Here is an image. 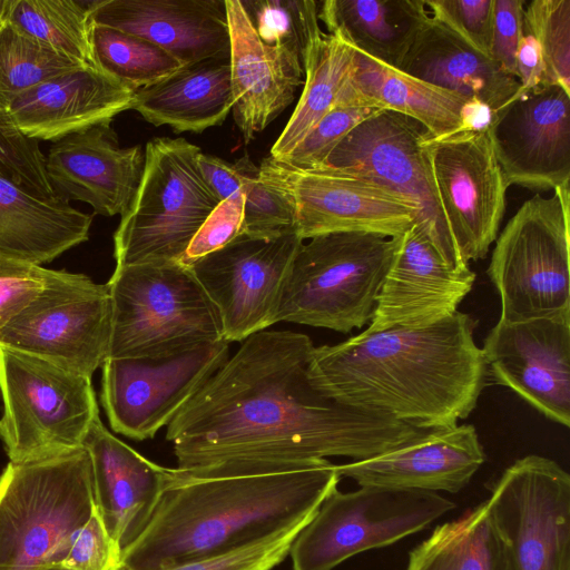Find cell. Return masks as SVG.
Returning a JSON list of instances; mask_svg holds the SVG:
<instances>
[{"mask_svg":"<svg viewBox=\"0 0 570 570\" xmlns=\"http://www.w3.org/2000/svg\"><path fill=\"white\" fill-rule=\"evenodd\" d=\"M314 347L307 335L291 331L244 340L167 425L177 469L228 475L331 456L361 461L426 431L322 394L308 379Z\"/></svg>","mask_w":570,"mask_h":570,"instance_id":"6da1fadb","label":"cell"},{"mask_svg":"<svg viewBox=\"0 0 570 570\" xmlns=\"http://www.w3.org/2000/svg\"><path fill=\"white\" fill-rule=\"evenodd\" d=\"M476 321L456 311L424 327L362 332L314 347L308 379L325 396L421 430L458 424L478 404L488 371Z\"/></svg>","mask_w":570,"mask_h":570,"instance_id":"7a4b0ae2","label":"cell"},{"mask_svg":"<svg viewBox=\"0 0 570 570\" xmlns=\"http://www.w3.org/2000/svg\"><path fill=\"white\" fill-rule=\"evenodd\" d=\"M340 480L327 459L214 476L171 469L148 523L120 552L119 563L159 570L232 552L309 521Z\"/></svg>","mask_w":570,"mask_h":570,"instance_id":"3957f363","label":"cell"},{"mask_svg":"<svg viewBox=\"0 0 570 570\" xmlns=\"http://www.w3.org/2000/svg\"><path fill=\"white\" fill-rule=\"evenodd\" d=\"M94 510L83 446L43 460L9 461L0 475V570L61 564Z\"/></svg>","mask_w":570,"mask_h":570,"instance_id":"277c9868","label":"cell"},{"mask_svg":"<svg viewBox=\"0 0 570 570\" xmlns=\"http://www.w3.org/2000/svg\"><path fill=\"white\" fill-rule=\"evenodd\" d=\"M107 358H161L224 340L217 308L181 263L116 267Z\"/></svg>","mask_w":570,"mask_h":570,"instance_id":"5b68a950","label":"cell"},{"mask_svg":"<svg viewBox=\"0 0 570 570\" xmlns=\"http://www.w3.org/2000/svg\"><path fill=\"white\" fill-rule=\"evenodd\" d=\"M399 238L341 232L303 243L287 275L276 322L341 333L368 324Z\"/></svg>","mask_w":570,"mask_h":570,"instance_id":"8992f818","label":"cell"},{"mask_svg":"<svg viewBox=\"0 0 570 570\" xmlns=\"http://www.w3.org/2000/svg\"><path fill=\"white\" fill-rule=\"evenodd\" d=\"M200 153L185 138L158 137L146 144L139 186L114 235L116 267L181 263L219 203L199 171Z\"/></svg>","mask_w":570,"mask_h":570,"instance_id":"52a82bcc","label":"cell"},{"mask_svg":"<svg viewBox=\"0 0 570 570\" xmlns=\"http://www.w3.org/2000/svg\"><path fill=\"white\" fill-rule=\"evenodd\" d=\"M0 440L11 462L82 448L99 415L90 377L4 347H0Z\"/></svg>","mask_w":570,"mask_h":570,"instance_id":"ba28073f","label":"cell"},{"mask_svg":"<svg viewBox=\"0 0 570 570\" xmlns=\"http://www.w3.org/2000/svg\"><path fill=\"white\" fill-rule=\"evenodd\" d=\"M569 185L525 200L495 239L488 275L500 320L519 322L570 312Z\"/></svg>","mask_w":570,"mask_h":570,"instance_id":"9c48e42d","label":"cell"},{"mask_svg":"<svg viewBox=\"0 0 570 570\" xmlns=\"http://www.w3.org/2000/svg\"><path fill=\"white\" fill-rule=\"evenodd\" d=\"M455 503L430 491L364 485L334 490L289 550L293 570H333L361 552L420 532Z\"/></svg>","mask_w":570,"mask_h":570,"instance_id":"30bf717a","label":"cell"},{"mask_svg":"<svg viewBox=\"0 0 570 570\" xmlns=\"http://www.w3.org/2000/svg\"><path fill=\"white\" fill-rule=\"evenodd\" d=\"M416 120L379 110L353 128L312 171L347 175L373 181L416 210V224L446 263L468 268L454 246L435 188L425 141Z\"/></svg>","mask_w":570,"mask_h":570,"instance_id":"8fae6325","label":"cell"},{"mask_svg":"<svg viewBox=\"0 0 570 570\" xmlns=\"http://www.w3.org/2000/svg\"><path fill=\"white\" fill-rule=\"evenodd\" d=\"M111 298L85 274L47 269L40 293L0 333V347L92 376L108 356Z\"/></svg>","mask_w":570,"mask_h":570,"instance_id":"7c38bea8","label":"cell"},{"mask_svg":"<svg viewBox=\"0 0 570 570\" xmlns=\"http://www.w3.org/2000/svg\"><path fill=\"white\" fill-rule=\"evenodd\" d=\"M487 503L502 570H570V475L561 465L538 454L515 460Z\"/></svg>","mask_w":570,"mask_h":570,"instance_id":"4fadbf2b","label":"cell"},{"mask_svg":"<svg viewBox=\"0 0 570 570\" xmlns=\"http://www.w3.org/2000/svg\"><path fill=\"white\" fill-rule=\"evenodd\" d=\"M229 357L225 340L161 358H106L100 400L111 429L151 439Z\"/></svg>","mask_w":570,"mask_h":570,"instance_id":"5bb4252c","label":"cell"},{"mask_svg":"<svg viewBox=\"0 0 570 570\" xmlns=\"http://www.w3.org/2000/svg\"><path fill=\"white\" fill-rule=\"evenodd\" d=\"M258 168L261 178L292 206L303 240L341 232L393 238L416 220L411 205L367 179L298 169L271 156Z\"/></svg>","mask_w":570,"mask_h":570,"instance_id":"9a60e30c","label":"cell"},{"mask_svg":"<svg viewBox=\"0 0 570 570\" xmlns=\"http://www.w3.org/2000/svg\"><path fill=\"white\" fill-rule=\"evenodd\" d=\"M303 243L296 233L239 235L188 266L218 311L225 341L243 342L277 323L282 292Z\"/></svg>","mask_w":570,"mask_h":570,"instance_id":"2e32d148","label":"cell"},{"mask_svg":"<svg viewBox=\"0 0 570 570\" xmlns=\"http://www.w3.org/2000/svg\"><path fill=\"white\" fill-rule=\"evenodd\" d=\"M439 200L461 261L484 258L505 209L507 185L488 131H459L425 144Z\"/></svg>","mask_w":570,"mask_h":570,"instance_id":"e0dca14e","label":"cell"},{"mask_svg":"<svg viewBox=\"0 0 570 570\" xmlns=\"http://www.w3.org/2000/svg\"><path fill=\"white\" fill-rule=\"evenodd\" d=\"M488 375L549 420L570 426V312L499 320L481 347Z\"/></svg>","mask_w":570,"mask_h":570,"instance_id":"ac0fdd59","label":"cell"},{"mask_svg":"<svg viewBox=\"0 0 570 570\" xmlns=\"http://www.w3.org/2000/svg\"><path fill=\"white\" fill-rule=\"evenodd\" d=\"M488 132L507 187L569 185L570 94L560 86L518 92L495 112Z\"/></svg>","mask_w":570,"mask_h":570,"instance_id":"d6986e66","label":"cell"},{"mask_svg":"<svg viewBox=\"0 0 570 570\" xmlns=\"http://www.w3.org/2000/svg\"><path fill=\"white\" fill-rule=\"evenodd\" d=\"M474 281L470 267L446 263L428 235L413 224L399 238L365 332L438 323L458 311Z\"/></svg>","mask_w":570,"mask_h":570,"instance_id":"ffe728a7","label":"cell"},{"mask_svg":"<svg viewBox=\"0 0 570 570\" xmlns=\"http://www.w3.org/2000/svg\"><path fill=\"white\" fill-rule=\"evenodd\" d=\"M145 164L140 146L120 147L110 122L55 141L45 159L56 198L89 204L102 216L122 215L139 186Z\"/></svg>","mask_w":570,"mask_h":570,"instance_id":"44dd1931","label":"cell"},{"mask_svg":"<svg viewBox=\"0 0 570 570\" xmlns=\"http://www.w3.org/2000/svg\"><path fill=\"white\" fill-rule=\"evenodd\" d=\"M485 461L472 424L426 430L406 443L366 460L337 466L338 474L360 487L458 493Z\"/></svg>","mask_w":570,"mask_h":570,"instance_id":"7402d4cb","label":"cell"},{"mask_svg":"<svg viewBox=\"0 0 570 570\" xmlns=\"http://www.w3.org/2000/svg\"><path fill=\"white\" fill-rule=\"evenodd\" d=\"M90 18L158 46L185 67L229 58L225 0H98Z\"/></svg>","mask_w":570,"mask_h":570,"instance_id":"603a6c76","label":"cell"},{"mask_svg":"<svg viewBox=\"0 0 570 570\" xmlns=\"http://www.w3.org/2000/svg\"><path fill=\"white\" fill-rule=\"evenodd\" d=\"M83 448L91 462L96 510L119 552L142 532L171 469L160 466L111 434L96 416Z\"/></svg>","mask_w":570,"mask_h":570,"instance_id":"cb8c5ba5","label":"cell"},{"mask_svg":"<svg viewBox=\"0 0 570 570\" xmlns=\"http://www.w3.org/2000/svg\"><path fill=\"white\" fill-rule=\"evenodd\" d=\"M229 30L233 117L248 144L295 98L304 83L297 55L264 43L240 0H225Z\"/></svg>","mask_w":570,"mask_h":570,"instance_id":"d4e9b609","label":"cell"},{"mask_svg":"<svg viewBox=\"0 0 570 570\" xmlns=\"http://www.w3.org/2000/svg\"><path fill=\"white\" fill-rule=\"evenodd\" d=\"M135 92L98 67L83 66L18 95L6 112L28 138L55 142L111 122L131 109Z\"/></svg>","mask_w":570,"mask_h":570,"instance_id":"484cf974","label":"cell"},{"mask_svg":"<svg viewBox=\"0 0 570 570\" xmlns=\"http://www.w3.org/2000/svg\"><path fill=\"white\" fill-rule=\"evenodd\" d=\"M407 75L475 99L498 111L520 90L519 80L432 18L419 32L400 68Z\"/></svg>","mask_w":570,"mask_h":570,"instance_id":"4316f807","label":"cell"},{"mask_svg":"<svg viewBox=\"0 0 570 570\" xmlns=\"http://www.w3.org/2000/svg\"><path fill=\"white\" fill-rule=\"evenodd\" d=\"M92 216L29 193L0 171V257L49 263L88 240Z\"/></svg>","mask_w":570,"mask_h":570,"instance_id":"83f0119b","label":"cell"},{"mask_svg":"<svg viewBox=\"0 0 570 570\" xmlns=\"http://www.w3.org/2000/svg\"><path fill=\"white\" fill-rule=\"evenodd\" d=\"M234 106L229 58L186 66L135 92L131 109L156 127L199 134L224 122Z\"/></svg>","mask_w":570,"mask_h":570,"instance_id":"f1b7e54d","label":"cell"},{"mask_svg":"<svg viewBox=\"0 0 570 570\" xmlns=\"http://www.w3.org/2000/svg\"><path fill=\"white\" fill-rule=\"evenodd\" d=\"M317 17L328 35L396 69L431 18L425 0H325Z\"/></svg>","mask_w":570,"mask_h":570,"instance_id":"f546056e","label":"cell"},{"mask_svg":"<svg viewBox=\"0 0 570 570\" xmlns=\"http://www.w3.org/2000/svg\"><path fill=\"white\" fill-rule=\"evenodd\" d=\"M352 83L376 108L420 122L431 138L456 132L468 100L455 92L389 67L355 49Z\"/></svg>","mask_w":570,"mask_h":570,"instance_id":"4dcf8cb0","label":"cell"},{"mask_svg":"<svg viewBox=\"0 0 570 570\" xmlns=\"http://www.w3.org/2000/svg\"><path fill=\"white\" fill-rule=\"evenodd\" d=\"M355 48L337 35L324 33L318 26L303 58L304 88L298 102L271 148L269 156H287L334 106L348 81Z\"/></svg>","mask_w":570,"mask_h":570,"instance_id":"1f68e13d","label":"cell"},{"mask_svg":"<svg viewBox=\"0 0 570 570\" xmlns=\"http://www.w3.org/2000/svg\"><path fill=\"white\" fill-rule=\"evenodd\" d=\"M503 546L487 500L439 524L409 552L404 570H502Z\"/></svg>","mask_w":570,"mask_h":570,"instance_id":"d6a6232c","label":"cell"},{"mask_svg":"<svg viewBox=\"0 0 570 570\" xmlns=\"http://www.w3.org/2000/svg\"><path fill=\"white\" fill-rule=\"evenodd\" d=\"M91 1L13 0L7 23L85 66L92 53Z\"/></svg>","mask_w":570,"mask_h":570,"instance_id":"836d02e7","label":"cell"},{"mask_svg":"<svg viewBox=\"0 0 570 570\" xmlns=\"http://www.w3.org/2000/svg\"><path fill=\"white\" fill-rule=\"evenodd\" d=\"M91 45L97 67L134 91L158 83L185 67L158 46L106 26L92 23Z\"/></svg>","mask_w":570,"mask_h":570,"instance_id":"e575fe53","label":"cell"},{"mask_svg":"<svg viewBox=\"0 0 570 570\" xmlns=\"http://www.w3.org/2000/svg\"><path fill=\"white\" fill-rule=\"evenodd\" d=\"M83 66L6 23L0 30V111L18 95Z\"/></svg>","mask_w":570,"mask_h":570,"instance_id":"d590c367","label":"cell"},{"mask_svg":"<svg viewBox=\"0 0 570 570\" xmlns=\"http://www.w3.org/2000/svg\"><path fill=\"white\" fill-rule=\"evenodd\" d=\"M379 110L382 109L356 90L350 77L334 106L292 153L277 160L298 169L313 170L353 128Z\"/></svg>","mask_w":570,"mask_h":570,"instance_id":"8d00e7d4","label":"cell"},{"mask_svg":"<svg viewBox=\"0 0 570 570\" xmlns=\"http://www.w3.org/2000/svg\"><path fill=\"white\" fill-rule=\"evenodd\" d=\"M258 38L272 47L297 55L305 50L318 24V3L313 0H240Z\"/></svg>","mask_w":570,"mask_h":570,"instance_id":"74e56055","label":"cell"},{"mask_svg":"<svg viewBox=\"0 0 570 570\" xmlns=\"http://www.w3.org/2000/svg\"><path fill=\"white\" fill-rule=\"evenodd\" d=\"M523 28L540 50L542 86L557 85L570 94V0H532L523 12Z\"/></svg>","mask_w":570,"mask_h":570,"instance_id":"f35d334b","label":"cell"},{"mask_svg":"<svg viewBox=\"0 0 570 570\" xmlns=\"http://www.w3.org/2000/svg\"><path fill=\"white\" fill-rule=\"evenodd\" d=\"M245 176L244 217L242 235L276 238L295 232L294 210L276 189L259 176V168L248 155L236 160Z\"/></svg>","mask_w":570,"mask_h":570,"instance_id":"ab89813d","label":"cell"},{"mask_svg":"<svg viewBox=\"0 0 570 570\" xmlns=\"http://www.w3.org/2000/svg\"><path fill=\"white\" fill-rule=\"evenodd\" d=\"M45 159L38 140L24 136L7 112L0 111V171L37 197L56 198Z\"/></svg>","mask_w":570,"mask_h":570,"instance_id":"60d3db41","label":"cell"},{"mask_svg":"<svg viewBox=\"0 0 570 570\" xmlns=\"http://www.w3.org/2000/svg\"><path fill=\"white\" fill-rule=\"evenodd\" d=\"M308 522V521H307ZM303 522L232 552L159 570H272L289 554ZM112 570H132L118 563Z\"/></svg>","mask_w":570,"mask_h":570,"instance_id":"b9f144b4","label":"cell"},{"mask_svg":"<svg viewBox=\"0 0 570 570\" xmlns=\"http://www.w3.org/2000/svg\"><path fill=\"white\" fill-rule=\"evenodd\" d=\"M430 17L490 57L494 0H425Z\"/></svg>","mask_w":570,"mask_h":570,"instance_id":"7bdbcfd3","label":"cell"},{"mask_svg":"<svg viewBox=\"0 0 570 570\" xmlns=\"http://www.w3.org/2000/svg\"><path fill=\"white\" fill-rule=\"evenodd\" d=\"M244 193L237 190L219 202L191 239L181 264L190 266L197 259L224 247L242 235Z\"/></svg>","mask_w":570,"mask_h":570,"instance_id":"ee69618b","label":"cell"},{"mask_svg":"<svg viewBox=\"0 0 570 570\" xmlns=\"http://www.w3.org/2000/svg\"><path fill=\"white\" fill-rule=\"evenodd\" d=\"M47 268L0 257V333L43 288Z\"/></svg>","mask_w":570,"mask_h":570,"instance_id":"f6af8a7d","label":"cell"},{"mask_svg":"<svg viewBox=\"0 0 570 570\" xmlns=\"http://www.w3.org/2000/svg\"><path fill=\"white\" fill-rule=\"evenodd\" d=\"M120 552L96 510L75 535L61 566L71 570H112Z\"/></svg>","mask_w":570,"mask_h":570,"instance_id":"bcb514c9","label":"cell"},{"mask_svg":"<svg viewBox=\"0 0 570 570\" xmlns=\"http://www.w3.org/2000/svg\"><path fill=\"white\" fill-rule=\"evenodd\" d=\"M524 6V0H494L490 58L515 78L517 55L523 35Z\"/></svg>","mask_w":570,"mask_h":570,"instance_id":"7dc6e473","label":"cell"},{"mask_svg":"<svg viewBox=\"0 0 570 570\" xmlns=\"http://www.w3.org/2000/svg\"><path fill=\"white\" fill-rule=\"evenodd\" d=\"M197 164L204 181L218 202L242 189L245 176L236 161L230 164L216 156L200 153Z\"/></svg>","mask_w":570,"mask_h":570,"instance_id":"c3c4849f","label":"cell"},{"mask_svg":"<svg viewBox=\"0 0 570 570\" xmlns=\"http://www.w3.org/2000/svg\"><path fill=\"white\" fill-rule=\"evenodd\" d=\"M517 78L521 86L519 92L541 86L543 79V65L538 43L524 28L517 55Z\"/></svg>","mask_w":570,"mask_h":570,"instance_id":"681fc988","label":"cell"},{"mask_svg":"<svg viewBox=\"0 0 570 570\" xmlns=\"http://www.w3.org/2000/svg\"><path fill=\"white\" fill-rule=\"evenodd\" d=\"M495 110L489 105L470 99L461 109V125L459 131H488L495 118Z\"/></svg>","mask_w":570,"mask_h":570,"instance_id":"f907efd6","label":"cell"},{"mask_svg":"<svg viewBox=\"0 0 570 570\" xmlns=\"http://www.w3.org/2000/svg\"><path fill=\"white\" fill-rule=\"evenodd\" d=\"M13 0H0V30L7 23Z\"/></svg>","mask_w":570,"mask_h":570,"instance_id":"816d5d0a","label":"cell"},{"mask_svg":"<svg viewBox=\"0 0 570 570\" xmlns=\"http://www.w3.org/2000/svg\"><path fill=\"white\" fill-rule=\"evenodd\" d=\"M42 570H71V569H68L61 564H55V566H49Z\"/></svg>","mask_w":570,"mask_h":570,"instance_id":"f5cc1de1","label":"cell"}]
</instances>
